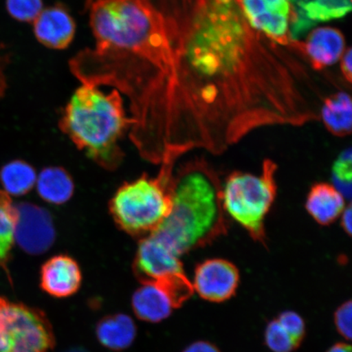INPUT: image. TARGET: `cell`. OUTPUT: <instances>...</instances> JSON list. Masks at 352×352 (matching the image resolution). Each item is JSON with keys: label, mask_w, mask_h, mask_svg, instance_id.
<instances>
[{"label": "cell", "mask_w": 352, "mask_h": 352, "mask_svg": "<svg viewBox=\"0 0 352 352\" xmlns=\"http://www.w3.org/2000/svg\"><path fill=\"white\" fill-rule=\"evenodd\" d=\"M171 70L149 133L154 160L220 155L266 127L319 121L328 85L249 23L237 0H166Z\"/></svg>", "instance_id": "1"}, {"label": "cell", "mask_w": 352, "mask_h": 352, "mask_svg": "<svg viewBox=\"0 0 352 352\" xmlns=\"http://www.w3.org/2000/svg\"><path fill=\"white\" fill-rule=\"evenodd\" d=\"M239 281V271L234 264L214 258L198 264L192 287L205 300L222 302L234 296Z\"/></svg>", "instance_id": "10"}, {"label": "cell", "mask_w": 352, "mask_h": 352, "mask_svg": "<svg viewBox=\"0 0 352 352\" xmlns=\"http://www.w3.org/2000/svg\"><path fill=\"white\" fill-rule=\"evenodd\" d=\"M327 352H351V349L350 345L340 342L330 347Z\"/></svg>", "instance_id": "32"}, {"label": "cell", "mask_w": 352, "mask_h": 352, "mask_svg": "<svg viewBox=\"0 0 352 352\" xmlns=\"http://www.w3.org/2000/svg\"><path fill=\"white\" fill-rule=\"evenodd\" d=\"M96 333L100 344L109 350L120 351L133 343L138 330L129 316L116 314L101 319L96 325Z\"/></svg>", "instance_id": "19"}, {"label": "cell", "mask_w": 352, "mask_h": 352, "mask_svg": "<svg viewBox=\"0 0 352 352\" xmlns=\"http://www.w3.org/2000/svg\"><path fill=\"white\" fill-rule=\"evenodd\" d=\"M223 183L205 157H196L173 174V208L153 233L178 256L212 243L230 228L222 200Z\"/></svg>", "instance_id": "3"}, {"label": "cell", "mask_w": 352, "mask_h": 352, "mask_svg": "<svg viewBox=\"0 0 352 352\" xmlns=\"http://www.w3.org/2000/svg\"><path fill=\"white\" fill-rule=\"evenodd\" d=\"M6 10L12 19L33 23L43 11V0H6Z\"/></svg>", "instance_id": "25"}, {"label": "cell", "mask_w": 352, "mask_h": 352, "mask_svg": "<svg viewBox=\"0 0 352 352\" xmlns=\"http://www.w3.org/2000/svg\"><path fill=\"white\" fill-rule=\"evenodd\" d=\"M351 301H347L338 307L334 314L338 332L347 340L351 338Z\"/></svg>", "instance_id": "27"}, {"label": "cell", "mask_w": 352, "mask_h": 352, "mask_svg": "<svg viewBox=\"0 0 352 352\" xmlns=\"http://www.w3.org/2000/svg\"><path fill=\"white\" fill-rule=\"evenodd\" d=\"M133 272L142 285L165 283L186 276L180 257L153 234L140 240Z\"/></svg>", "instance_id": "9"}, {"label": "cell", "mask_w": 352, "mask_h": 352, "mask_svg": "<svg viewBox=\"0 0 352 352\" xmlns=\"http://www.w3.org/2000/svg\"><path fill=\"white\" fill-rule=\"evenodd\" d=\"M278 166L270 158L263 160L261 173L235 170L227 176L222 188L224 210L248 233L253 241L266 245V219L277 196Z\"/></svg>", "instance_id": "6"}, {"label": "cell", "mask_w": 352, "mask_h": 352, "mask_svg": "<svg viewBox=\"0 0 352 352\" xmlns=\"http://www.w3.org/2000/svg\"><path fill=\"white\" fill-rule=\"evenodd\" d=\"M19 220L15 230V241L25 252L41 254L54 243L55 232L50 215L38 206L17 205Z\"/></svg>", "instance_id": "12"}, {"label": "cell", "mask_w": 352, "mask_h": 352, "mask_svg": "<svg viewBox=\"0 0 352 352\" xmlns=\"http://www.w3.org/2000/svg\"><path fill=\"white\" fill-rule=\"evenodd\" d=\"M32 24L35 38L50 50H66L76 36V21L60 4L44 8Z\"/></svg>", "instance_id": "13"}, {"label": "cell", "mask_w": 352, "mask_h": 352, "mask_svg": "<svg viewBox=\"0 0 352 352\" xmlns=\"http://www.w3.org/2000/svg\"><path fill=\"white\" fill-rule=\"evenodd\" d=\"M249 23L263 36L292 51L298 21L293 0H237Z\"/></svg>", "instance_id": "8"}, {"label": "cell", "mask_w": 352, "mask_h": 352, "mask_svg": "<svg viewBox=\"0 0 352 352\" xmlns=\"http://www.w3.org/2000/svg\"><path fill=\"white\" fill-rule=\"evenodd\" d=\"M351 149L349 148L340 153L332 166V184L349 199L351 195Z\"/></svg>", "instance_id": "23"}, {"label": "cell", "mask_w": 352, "mask_h": 352, "mask_svg": "<svg viewBox=\"0 0 352 352\" xmlns=\"http://www.w3.org/2000/svg\"><path fill=\"white\" fill-rule=\"evenodd\" d=\"M7 57L0 54V99L3 98L7 91V77L6 69L7 65Z\"/></svg>", "instance_id": "31"}, {"label": "cell", "mask_w": 352, "mask_h": 352, "mask_svg": "<svg viewBox=\"0 0 352 352\" xmlns=\"http://www.w3.org/2000/svg\"><path fill=\"white\" fill-rule=\"evenodd\" d=\"M265 342L272 352H292L299 346L276 319L267 325Z\"/></svg>", "instance_id": "24"}, {"label": "cell", "mask_w": 352, "mask_h": 352, "mask_svg": "<svg viewBox=\"0 0 352 352\" xmlns=\"http://www.w3.org/2000/svg\"><path fill=\"white\" fill-rule=\"evenodd\" d=\"M296 8L298 21L292 30L294 38L307 25L343 19L351 11V0H300Z\"/></svg>", "instance_id": "18"}, {"label": "cell", "mask_w": 352, "mask_h": 352, "mask_svg": "<svg viewBox=\"0 0 352 352\" xmlns=\"http://www.w3.org/2000/svg\"><path fill=\"white\" fill-rule=\"evenodd\" d=\"M90 26L95 47L72 60L80 80L116 87L130 100L132 136L151 125L171 70L165 17L148 0H95Z\"/></svg>", "instance_id": "2"}, {"label": "cell", "mask_w": 352, "mask_h": 352, "mask_svg": "<svg viewBox=\"0 0 352 352\" xmlns=\"http://www.w3.org/2000/svg\"><path fill=\"white\" fill-rule=\"evenodd\" d=\"M66 352H88L85 349H74L69 351H67Z\"/></svg>", "instance_id": "33"}, {"label": "cell", "mask_w": 352, "mask_h": 352, "mask_svg": "<svg viewBox=\"0 0 352 352\" xmlns=\"http://www.w3.org/2000/svg\"><path fill=\"white\" fill-rule=\"evenodd\" d=\"M132 123L120 91L104 94L98 86L82 83L66 104L59 127L79 151L113 170L122 164L120 142Z\"/></svg>", "instance_id": "4"}, {"label": "cell", "mask_w": 352, "mask_h": 352, "mask_svg": "<svg viewBox=\"0 0 352 352\" xmlns=\"http://www.w3.org/2000/svg\"><path fill=\"white\" fill-rule=\"evenodd\" d=\"M82 280L80 267L76 259L68 255H56L41 267V287L54 298L72 296L80 288Z\"/></svg>", "instance_id": "14"}, {"label": "cell", "mask_w": 352, "mask_h": 352, "mask_svg": "<svg viewBox=\"0 0 352 352\" xmlns=\"http://www.w3.org/2000/svg\"><path fill=\"white\" fill-rule=\"evenodd\" d=\"M132 309L140 320L157 323L168 318L175 303L169 294L157 284H143L131 298Z\"/></svg>", "instance_id": "16"}, {"label": "cell", "mask_w": 352, "mask_h": 352, "mask_svg": "<svg viewBox=\"0 0 352 352\" xmlns=\"http://www.w3.org/2000/svg\"><path fill=\"white\" fill-rule=\"evenodd\" d=\"M352 103L351 95L338 90L325 96L321 103L319 121L330 134L346 138L351 132Z\"/></svg>", "instance_id": "17"}, {"label": "cell", "mask_w": 352, "mask_h": 352, "mask_svg": "<svg viewBox=\"0 0 352 352\" xmlns=\"http://www.w3.org/2000/svg\"><path fill=\"white\" fill-rule=\"evenodd\" d=\"M55 342L43 311L0 296V352H51Z\"/></svg>", "instance_id": "7"}, {"label": "cell", "mask_w": 352, "mask_h": 352, "mask_svg": "<svg viewBox=\"0 0 352 352\" xmlns=\"http://www.w3.org/2000/svg\"><path fill=\"white\" fill-rule=\"evenodd\" d=\"M175 164L162 162L156 177L142 175L118 188L109 202V210L122 231L144 237L157 232L164 223L173 208Z\"/></svg>", "instance_id": "5"}, {"label": "cell", "mask_w": 352, "mask_h": 352, "mask_svg": "<svg viewBox=\"0 0 352 352\" xmlns=\"http://www.w3.org/2000/svg\"><path fill=\"white\" fill-rule=\"evenodd\" d=\"M351 205L349 202V204L346 205L344 210L342 211L340 217L342 230L349 236L351 235Z\"/></svg>", "instance_id": "30"}, {"label": "cell", "mask_w": 352, "mask_h": 352, "mask_svg": "<svg viewBox=\"0 0 352 352\" xmlns=\"http://www.w3.org/2000/svg\"><path fill=\"white\" fill-rule=\"evenodd\" d=\"M19 211L10 195L0 189V267H6L10 261Z\"/></svg>", "instance_id": "22"}, {"label": "cell", "mask_w": 352, "mask_h": 352, "mask_svg": "<svg viewBox=\"0 0 352 352\" xmlns=\"http://www.w3.org/2000/svg\"><path fill=\"white\" fill-rule=\"evenodd\" d=\"M298 344L300 345L305 336L306 325L300 315L292 311H284L276 319Z\"/></svg>", "instance_id": "26"}, {"label": "cell", "mask_w": 352, "mask_h": 352, "mask_svg": "<svg viewBox=\"0 0 352 352\" xmlns=\"http://www.w3.org/2000/svg\"><path fill=\"white\" fill-rule=\"evenodd\" d=\"M39 197L48 204L61 205L72 197L74 184L72 176L65 169L50 166L43 169L37 177Z\"/></svg>", "instance_id": "20"}, {"label": "cell", "mask_w": 352, "mask_h": 352, "mask_svg": "<svg viewBox=\"0 0 352 352\" xmlns=\"http://www.w3.org/2000/svg\"><path fill=\"white\" fill-rule=\"evenodd\" d=\"M352 51L351 47H346L340 59V70L343 79L349 86L351 85L352 72L351 60Z\"/></svg>", "instance_id": "28"}, {"label": "cell", "mask_w": 352, "mask_h": 352, "mask_svg": "<svg viewBox=\"0 0 352 352\" xmlns=\"http://www.w3.org/2000/svg\"><path fill=\"white\" fill-rule=\"evenodd\" d=\"M183 352H220L217 346L206 341H198L192 343Z\"/></svg>", "instance_id": "29"}, {"label": "cell", "mask_w": 352, "mask_h": 352, "mask_svg": "<svg viewBox=\"0 0 352 352\" xmlns=\"http://www.w3.org/2000/svg\"><path fill=\"white\" fill-rule=\"evenodd\" d=\"M36 171L34 167L22 160L8 162L0 170V182L8 195L23 196L36 184Z\"/></svg>", "instance_id": "21"}, {"label": "cell", "mask_w": 352, "mask_h": 352, "mask_svg": "<svg viewBox=\"0 0 352 352\" xmlns=\"http://www.w3.org/2000/svg\"><path fill=\"white\" fill-rule=\"evenodd\" d=\"M349 204L344 195L333 184L319 182L314 184L308 192L305 209L319 226H329L340 219Z\"/></svg>", "instance_id": "15"}, {"label": "cell", "mask_w": 352, "mask_h": 352, "mask_svg": "<svg viewBox=\"0 0 352 352\" xmlns=\"http://www.w3.org/2000/svg\"><path fill=\"white\" fill-rule=\"evenodd\" d=\"M346 47L344 35L331 26L316 28L305 41L294 39L292 44V51L302 56L316 73L338 63Z\"/></svg>", "instance_id": "11"}]
</instances>
